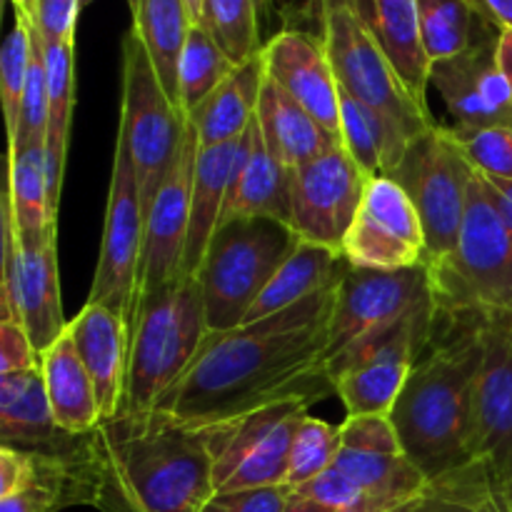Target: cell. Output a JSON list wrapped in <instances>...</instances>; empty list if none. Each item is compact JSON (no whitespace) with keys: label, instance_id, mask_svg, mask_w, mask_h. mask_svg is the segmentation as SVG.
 Segmentation results:
<instances>
[{"label":"cell","instance_id":"d6a6232c","mask_svg":"<svg viewBox=\"0 0 512 512\" xmlns=\"http://www.w3.org/2000/svg\"><path fill=\"white\" fill-rule=\"evenodd\" d=\"M8 198L18 230H43L58 223L50 208L48 150L45 145L8 150Z\"/></svg>","mask_w":512,"mask_h":512},{"label":"cell","instance_id":"60d3db41","mask_svg":"<svg viewBox=\"0 0 512 512\" xmlns=\"http://www.w3.org/2000/svg\"><path fill=\"white\" fill-rule=\"evenodd\" d=\"M455 133V130H453ZM465 158L488 178L512 180V130L485 128L473 133H455Z\"/></svg>","mask_w":512,"mask_h":512},{"label":"cell","instance_id":"9c48e42d","mask_svg":"<svg viewBox=\"0 0 512 512\" xmlns=\"http://www.w3.org/2000/svg\"><path fill=\"white\" fill-rule=\"evenodd\" d=\"M473 173L475 168L465 158L453 128L440 123L415 138L403 163L390 173L423 220L430 265L448 260L458 245Z\"/></svg>","mask_w":512,"mask_h":512},{"label":"cell","instance_id":"74e56055","mask_svg":"<svg viewBox=\"0 0 512 512\" xmlns=\"http://www.w3.org/2000/svg\"><path fill=\"white\" fill-rule=\"evenodd\" d=\"M30 55H33V33L30 20L15 13L13 30L0 50V98H3V118L8 128V143L18 133L20 105H23L25 85H28Z\"/></svg>","mask_w":512,"mask_h":512},{"label":"cell","instance_id":"681fc988","mask_svg":"<svg viewBox=\"0 0 512 512\" xmlns=\"http://www.w3.org/2000/svg\"><path fill=\"white\" fill-rule=\"evenodd\" d=\"M480 175H483V173H480ZM483 178H485V175H483ZM485 185H488V198H490V203H493L495 213L500 215V220H503L505 230H508L510 238H512V203H510L508 198H505L503 193H500V190H495L493 185L488 183V178H485Z\"/></svg>","mask_w":512,"mask_h":512},{"label":"cell","instance_id":"277c9868","mask_svg":"<svg viewBox=\"0 0 512 512\" xmlns=\"http://www.w3.org/2000/svg\"><path fill=\"white\" fill-rule=\"evenodd\" d=\"M208 333L203 290L195 275H180L140 295L130 325L128 378L118 415L155 410L195 363Z\"/></svg>","mask_w":512,"mask_h":512},{"label":"cell","instance_id":"7bdbcfd3","mask_svg":"<svg viewBox=\"0 0 512 512\" xmlns=\"http://www.w3.org/2000/svg\"><path fill=\"white\" fill-rule=\"evenodd\" d=\"M290 498H293L290 485L233 490V493H215L203 512H285Z\"/></svg>","mask_w":512,"mask_h":512},{"label":"cell","instance_id":"8d00e7d4","mask_svg":"<svg viewBox=\"0 0 512 512\" xmlns=\"http://www.w3.org/2000/svg\"><path fill=\"white\" fill-rule=\"evenodd\" d=\"M233 70V60L223 53L213 35L203 25H193L178 68L180 113L188 118Z\"/></svg>","mask_w":512,"mask_h":512},{"label":"cell","instance_id":"8992f818","mask_svg":"<svg viewBox=\"0 0 512 512\" xmlns=\"http://www.w3.org/2000/svg\"><path fill=\"white\" fill-rule=\"evenodd\" d=\"M445 315H512V238L475 170L453 255L430 265Z\"/></svg>","mask_w":512,"mask_h":512},{"label":"cell","instance_id":"5b68a950","mask_svg":"<svg viewBox=\"0 0 512 512\" xmlns=\"http://www.w3.org/2000/svg\"><path fill=\"white\" fill-rule=\"evenodd\" d=\"M298 233L273 218H238L215 230L198 283L210 333L243 325L245 315L290 258Z\"/></svg>","mask_w":512,"mask_h":512},{"label":"cell","instance_id":"7dc6e473","mask_svg":"<svg viewBox=\"0 0 512 512\" xmlns=\"http://www.w3.org/2000/svg\"><path fill=\"white\" fill-rule=\"evenodd\" d=\"M270 5L288 23V28H298L310 20H318L320 0H270Z\"/></svg>","mask_w":512,"mask_h":512},{"label":"cell","instance_id":"9f6ffc18","mask_svg":"<svg viewBox=\"0 0 512 512\" xmlns=\"http://www.w3.org/2000/svg\"><path fill=\"white\" fill-rule=\"evenodd\" d=\"M485 178H488V175H485ZM488 183L493 185L495 190H500V193H503L505 198H508L510 203H512V180H503V178H488Z\"/></svg>","mask_w":512,"mask_h":512},{"label":"cell","instance_id":"ffe728a7","mask_svg":"<svg viewBox=\"0 0 512 512\" xmlns=\"http://www.w3.org/2000/svg\"><path fill=\"white\" fill-rule=\"evenodd\" d=\"M68 333L95 385L103 423L118 418L128 378L130 325L103 305L85 303L68 323Z\"/></svg>","mask_w":512,"mask_h":512},{"label":"cell","instance_id":"83f0119b","mask_svg":"<svg viewBox=\"0 0 512 512\" xmlns=\"http://www.w3.org/2000/svg\"><path fill=\"white\" fill-rule=\"evenodd\" d=\"M345 268H348V260L340 253L300 240L290 258L273 275V280L265 285L243 323H255V320H263L268 315L303 303L325 285L335 283L345 273Z\"/></svg>","mask_w":512,"mask_h":512},{"label":"cell","instance_id":"484cf974","mask_svg":"<svg viewBox=\"0 0 512 512\" xmlns=\"http://www.w3.org/2000/svg\"><path fill=\"white\" fill-rule=\"evenodd\" d=\"M40 370H43L55 423L65 433H95L103 423L98 395L68 330L40 355Z\"/></svg>","mask_w":512,"mask_h":512},{"label":"cell","instance_id":"816d5d0a","mask_svg":"<svg viewBox=\"0 0 512 512\" xmlns=\"http://www.w3.org/2000/svg\"><path fill=\"white\" fill-rule=\"evenodd\" d=\"M285 512H335V510L325 508V505L315 503V500L303 498V495H298L293 490V498H290V503H288V508H285Z\"/></svg>","mask_w":512,"mask_h":512},{"label":"cell","instance_id":"f6af8a7d","mask_svg":"<svg viewBox=\"0 0 512 512\" xmlns=\"http://www.w3.org/2000/svg\"><path fill=\"white\" fill-rule=\"evenodd\" d=\"M80 0H35V15L30 23L48 43H75Z\"/></svg>","mask_w":512,"mask_h":512},{"label":"cell","instance_id":"6f0895ef","mask_svg":"<svg viewBox=\"0 0 512 512\" xmlns=\"http://www.w3.org/2000/svg\"><path fill=\"white\" fill-rule=\"evenodd\" d=\"M13 5H15V13L25 15V18H28V20H33L35 0H13Z\"/></svg>","mask_w":512,"mask_h":512},{"label":"cell","instance_id":"44dd1931","mask_svg":"<svg viewBox=\"0 0 512 512\" xmlns=\"http://www.w3.org/2000/svg\"><path fill=\"white\" fill-rule=\"evenodd\" d=\"M350 5L388 55L410 98L428 108L425 95H428L433 63L425 53L423 35H420L418 0H350Z\"/></svg>","mask_w":512,"mask_h":512},{"label":"cell","instance_id":"3957f363","mask_svg":"<svg viewBox=\"0 0 512 512\" xmlns=\"http://www.w3.org/2000/svg\"><path fill=\"white\" fill-rule=\"evenodd\" d=\"M458 318L450 340L420 355L390 415L403 455L428 480L480 463L475 385L483 365V315Z\"/></svg>","mask_w":512,"mask_h":512},{"label":"cell","instance_id":"6da1fadb","mask_svg":"<svg viewBox=\"0 0 512 512\" xmlns=\"http://www.w3.org/2000/svg\"><path fill=\"white\" fill-rule=\"evenodd\" d=\"M340 280L343 275L293 308L208 333L188 373L155 408L205 425L285 400L313 405L335 393L325 350Z\"/></svg>","mask_w":512,"mask_h":512},{"label":"cell","instance_id":"30bf717a","mask_svg":"<svg viewBox=\"0 0 512 512\" xmlns=\"http://www.w3.org/2000/svg\"><path fill=\"white\" fill-rule=\"evenodd\" d=\"M145 245V210L128 143L118 133L110 173L103 245L88 303L103 305L133 325L138 308L140 263Z\"/></svg>","mask_w":512,"mask_h":512},{"label":"cell","instance_id":"603a6c76","mask_svg":"<svg viewBox=\"0 0 512 512\" xmlns=\"http://www.w3.org/2000/svg\"><path fill=\"white\" fill-rule=\"evenodd\" d=\"M255 125L268 153L290 170L340 145V140L325 130L298 100L290 98L273 78H265Z\"/></svg>","mask_w":512,"mask_h":512},{"label":"cell","instance_id":"7402d4cb","mask_svg":"<svg viewBox=\"0 0 512 512\" xmlns=\"http://www.w3.org/2000/svg\"><path fill=\"white\" fill-rule=\"evenodd\" d=\"M290 178L293 170L268 153L253 120L243 135L220 225L238 218H273L290 225Z\"/></svg>","mask_w":512,"mask_h":512},{"label":"cell","instance_id":"94428289","mask_svg":"<svg viewBox=\"0 0 512 512\" xmlns=\"http://www.w3.org/2000/svg\"><path fill=\"white\" fill-rule=\"evenodd\" d=\"M505 318H508V323L512 325V315H505Z\"/></svg>","mask_w":512,"mask_h":512},{"label":"cell","instance_id":"f1b7e54d","mask_svg":"<svg viewBox=\"0 0 512 512\" xmlns=\"http://www.w3.org/2000/svg\"><path fill=\"white\" fill-rule=\"evenodd\" d=\"M193 25L185 0H140L133 13V28L148 50L160 85L178 110V68Z\"/></svg>","mask_w":512,"mask_h":512},{"label":"cell","instance_id":"e575fe53","mask_svg":"<svg viewBox=\"0 0 512 512\" xmlns=\"http://www.w3.org/2000/svg\"><path fill=\"white\" fill-rule=\"evenodd\" d=\"M270 0H205L203 25L233 65L248 63L263 53L260 15Z\"/></svg>","mask_w":512,"mask_h":512},{"label":"cell","instance_id":"d590c367","mask_svg":"<svg viewBox=\"0 0 512 512\" xmlns=\"http://www.w3.org/2000/svg\"><path fill=\"white\" fill-rule=\"evenodd\" d=\"M308 410L285 418L275 425L253 450L243 458V463L233 470L228 480L218 488V493H233V490L248 488H273V485H288L290 450H293L295 433L305 420Z\"/></svg>","mask_w":512,"mask_h":512},{"label":"cell","instance_id":"1f68e13d","mask_svg":"<svg viewBox=\"0 0 512 512\" xmlns=\"http://www.w3.org/2000/svg\"><path fill=\"white\" fill-rule=\"evenodd\" d=\"M333 468L348 475L368 500L395 510L428 485V478L405 455H375L340 450Z\"/></svg>","mask_w":512,"mask_h":512},{"label":"cell","instance_id":"db71d44e","mask_svg":"<svg viewBox=\"0 0 512 512\" xmlns=\"http://www.w3.org/2000/svg\"><path fill=\"white\" fill-rule=\"evenodd\" d=\"M335 512H393V510L385 508V505H380V503H375V500H363V503L353 505V508L335 510Z\"/></svg>","mask_w":512,"mask_h":512},{"label":"cell","instance_id":"680465c9","mask_svg":"<svg viewBox=\"0 0 512 512\" xmlns=\"http://www.w3.org/2000/svg\"><path fill=\"white\" fill-rule=\"evenodd\" d=\"M128 5H130V13H135V10H138V5H140V0H128Z\"/></svg>","mask_w":512,"mask_h":512},{"label":"cell","instance_id":"bcb514c9","mask_svg":"<svg viewBox=\"0 0 512 512\" xmlns=\"http://www.w3.org/2000/svg\"><path fill=\"white\" fill-rule=\"evenodd\" d=\"M40 365V353L35 350L28 330L15 320H0V375L30 370Z\"/></svg>","mask_w":512,"mask_h":512},{"label":"cell","instance_id":"7a4b0ae2","mask_svg":"<svg viewBox=\"0 0 512 512\" xmlns=\"http://www.w3.org/2000/svg\"><path fill=\"white\" fill-rule=\"evenodd\" d=\"M93 443L110 490L130 512H203L215 495L208 425L155 408L105 420Z\"/></svg>","mask_w":512,"mask_h":512},{"label":"cell","instance_id":"ac0fdd59","mask_svg":"<svg viewBox=\"0 0 512 512\" xmlns=\"http://www.w3.org/2000/svg\"><path fill=\"white\" fill-rule=\"evenodd\" d=\"M0 440L18 450L73 455L90 445L93 433H65L55 423L43 370L30 368L0 375Z\"/></svg>","mask_w":512,"mask_h":512},{"label":"cell","instance_id":"d6986e66","mask_svg":"<svg viewBox=\"0 0 512 512\" xmlns=\"http://www.w3.org/2000/svg\"><path fill=\"white\" fill-rule=\"evenodd\" d=\"M20 235V325L40 355L68 330L58 275V223Z\"/></svg>","mask_w":512,"mask_h":512},{"label":"cell","instance_id":"ab89813d","mask_svg":"<svg viewBox=\"0 0 512 512\" xmlns=\"http://www.w3.org/2000/svg\"><path fill=\"white\" fill-rule=\"evenodd\" d=\"M30 33H33V55H30L28 85H25L23 105H20L18 133H15V138L8 143V150L28 148V145H45V140H48L50 95L45 45L33 23H30Z\"/></svg>","mask_w":512,"mask_h":512},{"label":"cell","instance_id":"52a82bcc","mask_svg":"<svg viewBox=\"0 0 512 512\" xmlns=\"http://www.w3.org/2000/svg\"><path fill=\"white\" fill-rule=\"evenodd\" d=\"M320 38L335 70L338 85L368 108L393 118L410 140L438 125L428 108L415 103L400 83L393 63L350 0H320Z\"/></svg>","mask_w":512,"mask_h":512},{"label":"cell","instance_id":"f35d334b","mask_svg":"<svg viewBox=\"0 0 512 512\" xmlns=\"http://www.w3.org/2000/svg\"><path fill=\"white\" fill-rule=\"evenodd\" d=\"M340 450H343V443H340V428L325 423V420L305 415L298 433H295L293 450H290V488H300V485L310 483L313 478L323 475L325 470L333 468Z\"/></svg>","mask_w":512,"mask_h":512},{"label":"cell","instance_id":"b9f144b4","mask_svg":"<svg viewBox=\"0 0 512 512\" xmlns=\"http://www.w3.org/2000/svg\"><path fill=\"white\" fill-rule=\"evenodd\" d=\"M340 428V443L345 450L375 455H403L398 430L390 415H348Z\"/></svg>","mask_w":512,"mask_h":512},{"label":"cell","instance_id":"4316f807","mask_svg":"<svg viewBox=\"0 0 512 512\" xmlns=\"http://www.w3.org/2000/svg\"><path fill=\"white\" fill-rule=\"evenodd\" d=\"M413 140L388 115L368 108L340 88V145L370 175H390L408 153Z\"/></svg>","mask_w":512,"mask_h":512},{"label":"cell","instance_id":"c3c4849f","mask_svg":"<svg viewBox=\"0 0 512 512\" xmlns=\"http://www.w3.org/2000/svg\"><path fill=\"white\" fill-rule=\"evenodd\" d=\"M483 18L498 25L500 30H512V0H468Z\"/></svg>","mask_w":512,"mask_h":512},{"label":"cell","instance_id":"4fadbf2b","mask_svg":"<svg viewBox=\"0 0 512 512\" xmlns=\"http://www.w3.org/2000/svg\"><path fill=\"white\" fill-rule=\"evenodd\" d=\"M343 258L353 268L373 270L430 265L423 220L398 180L390 175L370 180L343 240Z\"/></svg>","mask_w":512,"mask_h":512},{"label":"cell","instance_id":"836d02e7","mask_svg":"<svg viewBox=\"0 0 512 512\" xmlns=\"http://www.w3.org/2000/svg\"><path fill=\"white\" fill-rule=\"evenodd\" d=\"M393 512H503L485 463L428 480L423 490Z\"/></svg>","mask_w":512,"mask_h":512},{"label":"cell","instance_id":"d4e9b609","mask_svg":"<svg viewBox=\"0 0 512 512\" xmlns=\"http://www.w3.org/2000/svg\"><path fill=\"white\" fill-rule=\"evenodd\" d=\"M265 78L268 70L260 53L248 63L235 65L233 73L188 115V123L198 133L200 148L238 140L253 125Z\"/></svg>","mask_w":512,"mask_h":512},{"label":"cell","instance_id":"8fae6325","mask_svg":"<svg viewBox=\"0 0 512 512\" xmlns=\"http://www.w3.org/2000/svg\"><path fill=\"white\" fill-rule=\"evenodd\" d=\"M430 303H438L430 265L373 270L348 263L338 285L325 363L363 335L400 323Z\"/></svg>","mask_w":512,"mask_h":512},{"label":"cell","instance_id":"7c38bea8","mask_svg":"<svg viewBox=\"0 0 512 512\" xmlns=\"http://www.w3.org/2000/svg\"><path fill=\"white\" fill-rule=\"evenodd\" d=\"M370 175L343 145L325 150L290 178V228L305 243L343 255V240L365 198Z\"/></svg>","mask_w":512,"mask_h":512},{"label":"cell","instance_id":"e0dca14e","mask_svg":"<svg viewBox=\"0 0 512 512\" xmlns=\"http://www.w3.org/2000/svg\"><path fill=\"white\" fill-rule=\"evenodd\" d=\"M263 60L268 78L340 140V85L323 38L303 28H285L263 45Z\"/></svg>","mask_w":512,"mask_h":512},{"label":"cell","instance_id":"2e32d148","mask_svg":"<svg viewBox=\"0 0 512 512\" xmlns=\"http://www.w3.org/2000/svg\"><path fill=\"white\" fill-rule=\"evenodd\" d=\"M498 43L500 35L435 63L430 70V85L443 95L455 133L485 128L512 130V90L500 68Z\"/></svg>","mask_w":512,"mask_h":512},{"label":"cell","instance_id":"ee69618b","mask_svg":"<svg viewBox=\"0 0 512 512\" xmlns=\"http://www.w3.org/2000/svg\"><path fill=\"white\" fill-rule=\"evenodd\" d=\"M295 493L303 495V498H308V500H315V503L325 505V508H330V510L353 508V505L368 500L363 495V490H360L358 485L348 478V475L340 473L338 468L325 470L323 475L313 478L310 483L295 488Z\"/></svg>","mask_w":512,"mask_h":512},{"label":"cell","instance_id":"9a60e30c","mask_svg":"<svg viewBox=\"0 0 512 512\" xmlns=\"http://www.w3.org/2000/svg\"><path fill=\"white\" fill-rule=\"evenodd\" d=\"M475 453L498 490L512 470V325L483 315V365L475 385Z\"/></svg>","mask_w":512,"mask_h":512},{"label":"cell","instance_id":"4dcf8cb0","mask_svg":"<svg viewBox=\"0 0 512 512\" xmlns=\"http://www.w3.org/2000/svg\"><path fill=\"white\" fill-rule=\"evenodd\" d=\"M418 13L425 53L433 65L503 33L468 0H418Z\"/></svg>","mask_w":512,"mask_h":512},{"label":"cell","instance_id":"5bb4252c","mask_svg":"<svg viewBox=\"0 0 512 512\" xmlns=\"http://www.w3.org/2000/svg\"><path fill=\"white\" fill-rule=\"evenodd\" d=\"M198 133L185 125L178 155L145 215V245L140 263V295L158 290L183 275V255L190 228V198H193Z\"/></svg>","mask_w":512,"mask_h":512},{"label":"cell","instance_id":"f546056e","mask_svg":"<svg viewBox=\"0 0 512 512\" xmlns=\"http://www.w3.org/2000/svg\"><path fill=\"white\" fill-rule=\"evenodd\" d=\"M45 45V65H48V95H50V120H48V185L50 208L58 215L60 193H63L65 158H68L70 120L75 105V43H48Z\"/></svg>","mask_w":512,"mask_h":512},{"label":"cell","instance_id":"f907efd6","mask_svg":"<svg viewBox=\"0 0 512 512\" xmlns=\"http://www.w3.org/2000/svg\"><path fill=\"white\" fill-rule=\"evenodd\" d=\"M498 60H500V68H503L505 78H508L510 90H512V30H503V33H500Z\"/></svg>","mask_w":512,"mask_h":512},{"label":"cell","instance_id":"f5cc1de1","mask_svg":"<svg viewBox=\"0 0 512 512\" xmlns=\"http://www.w3.org/2000/svg\"><path fill=\"white\" fill-rule=\"evenodd\" d=\"M495 495H498L500 510H503V512H512V470H510L508 478L503 480V485H500V488L495 490Z\"/></svg>","mask_w":512,"mask_h":512},{"label":"cell","instance_id":"cb8c5ba5","mask_svg":"<svg viewBox=\"0 0 512 512\" xmlns=\"http://www.w3.org/2000/svg\"><path fill=\"white\" fill-rule=\"evenodd\" d=\"M245 135V133H243ZM243 135L230 143L200 148L195 160L193 198H190V228L183 255V275H198L215 230L220 228L225 200L238 165Z\"/></svg>","mask_w":512,"mask_h":512},{"label":"cell","instance_id":"ba28073f","mask_svg":"<svg viewBox=\"0 0 512 512\" xmlns=\"http://www.w3.org/2000/svg\"><path fill=\"white\" fill-rule=\"evenodd\" d=\"M185 125L188 118L170 103L138 30L130 28L123 38V105L118 133L128 143L138 173L145 215L178 155Z\"/></svg>","mask_w":512,"mask_h":512},{"label":"cell","instance_id":"11a10c76","mask_svg":"<svg viewBox=\"0 0 512 512\" xmlns=\"http://www.w3.org/2000/svg\"><path fill=\"white\" fill-rule=\"evenodd\" d=\"M185 5H188L190 18H193V23H195V25H200V20H203L205 0H185Z\"/></svg>","mask_w":512,"mask_h":512},{"label":"cell","instance_id":"91938a15","mask_svg":"<svg viewBox=\"0 0 512 512\" xmlns=\"http://www.w3.org/2000/svg\"><path fill=\"white\" fill-rule=\"evenodd\" d=\"M88 3H90V0H80V10H83Z\"/></svg>","mask_w":512,"mask_h":512}]
</instances>
